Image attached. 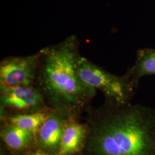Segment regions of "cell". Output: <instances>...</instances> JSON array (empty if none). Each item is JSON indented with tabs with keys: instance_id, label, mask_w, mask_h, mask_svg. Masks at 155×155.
<instances>
[{
	"instance_id": "2",
	"label": "cell",
	"mask_w": 155,
	"mask_h": 155,
	"mask_svg": "<svg viewBox=\"0 0 155 155\" xmlns=\"http://www.w3.org/2000/svg\"><path fill=\"white\" fill-rule=\"evenodd\" d=\"M79 48V40L73 35L40 50L35 83L50 107L78 114L96 94V90L79 75L78 61L81 56Z\"/></svg>"
},
{
	"instance_id": "4",
	"label": "cell",
	"mask_w": 155,
	"mask_h": 155,
	"mask_svg": "<svg viewBox=\"0 0 155 155\" xmlns=\"http://www.w3.org/2000/svg\"><path fill=\"white\" fill-rule=\"evenodd\" d=\"M1 114H27L50 109L35 85L0 87Z\"/></svg>"
},
{
	"instance_id": "11",
	"label": "cell",
	"mask_w": 155,
	"mask_h": 155,
	"mask_svg": "<svg viewBox=\"0 0 155 155\" xmlns=\"http://www.w3.org/2000/svg\"><path fill=\"white\" fill-rule=\"evenodd\" d=\"M38 155H60L59 154H51V153H45V152H38Z\"/></svg>"
},
{
	"instance_id": "12",
	"label": "cell",
	"mask_w": 155,
	"mask_h": 155,
	"mask_svg": "<svg viewBox=\"0 0 155 155\" xmlns=\"http://www.w3.org/2000/svg\"><path fill=\"white\" fill-rule=\"evenodd\" d=\"M38 155V153H35V154H33V155Z\"/></svg>"
},
{
	"instance_id": "9",
	"label": "cell",
	"mask_w": 155,
	"mask_h": 155,
	"mask_svg": "<svg viewBox=\"0 0 155 155\" xmlns=\"http://www.w3.org/2000/svg\"><path fill=\"white\" fill-rule=\"evenodd\" d=\"M1 137L8 148L14 152L27 150L36 143V137L33 133L9 123L1 128Z\"/></svg>"
},
{
	"instance_id": "8",
	"label": "cell",
	"mask_w": 155,
	"mask_h": 155,
	"mask_svg": "<svg viewBox=\"0 0 155 155\" xmlns=\"http://www.w3.org/2000/svg\"><path fill=\"white\" fill-rule=\"evenodd\" d=\"M125 75L137 88L143 77L155 75V48L139 49L134 64L127 68Z\"/></svg>"
},
{
	"instance_id": "10",
	"label": "cell",
	"mask_w": 155,
	"mask_h": 155,
	"mask_svg": "<svg viewBox=\"0 0 155 155\" xmlns=\"http://www.w3.org/2000/svg\"><path fill=\"white\" fill-rule=\"evenodd\" d=\"M52 108L46 110L27 114H11L6 117L9 124L37 136L40 127L50 116Z\"/></svg>"
},
{
	"instance_id": "3",
	"label": "cell",
	"mask_w": 155,
	"mask_h": 155,
	"mask_svg": "<svg viewBox=\"0 0 155 155\" xmlns=\"http://www.w3.org/2000/svg\"><path fill=\"white\" fill-rule=\"evenodd\" d=\"M78 72L82 80L95 90H99L105 101L116 104H127L135 94L137 87L127 75H116L81 56L77 64Z\"/></svg>"
},
{
	"instance_id": "7",
	"label": "cell",
	"mask_w": 155,
	"mask_h": 155,
	"mask_svg": "<svg viewBox=\"0 0 155 155\" xmlns=\"http://www.w3.org/2000/svg\"><path fill=\"white\" fill-rule=\"evenodd\" d=\"M76 118L70 120L64 127L59 155H74L83 150L88 134V127L86 124L78 122Z\"/></svg>"
},
{
	"instance_id": "1",
	"label": "cell",
	"mask_w": 155,
	"mask_h": 155,
	"mask_svg": "<svg viewBox=\"0 0 155 155\" xmlns=\"http://www.w3.org/2000/svg\"><path fill=\"white\" fill-rule=\"evenodd\" d=\"M88 134L82 155H155V110L106 102L88 105Z\"/></svg>"
},
{
	"instance_id": "5",
	"label": "cell",
	"mask_w": 155,
	"mask_h": 155,
	"mask_svg": "<svg viewBox=\"0 0 155 155\" xmlns=\"http://www.w3.org/2000/svg\"><path fill=\"white\" fill-rule=\"evenodd\" d=\"M38 66V52L6 57L0 63V87L35 85Z\"/></svg>"
},
{
	"instance_id": "6",
	"label": "cell",
	"mask_w": 155,
	"mask_h": 155,
	"mask_svg": "<svg viewBox=\"0 0 155 155\" xmlns=\"http://www.w3.org/2000/svg\"><path fill=\"white\" fill-rule=\"evenodd\" d=\"M78 115L65 109L52 108L50 116L40 127L36 136V143L41 152L58 154L67 123Z\"/></svg>"
}]
</instances>
